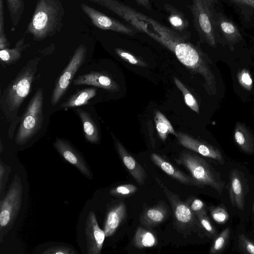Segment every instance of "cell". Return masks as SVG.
<instances>
[{
	"instance_id": "1",
	"label": "cell",
	"mask_w": 254,
	"mask_h": 254,
	"mask_svg": "<svg viewBox=\"0 0 254 254\" xmlns=\"http://www.w3.org/2000/svg\"><path fill=\"white\" fill-rule=\"evenodd\" d=\"M40 59L30 60L2 93L0 109L7 120L12 122L17 119L18 110L31 90Z\"/></svg>"
},
{
	"instance_id": "2",
	"label": "cell",
	"mask_w": 254,
	"mask_h": 254,
	"mask_svg": "<svg viewBox=\"0 0 254 254\" xmlns=\"http://www.w3.org/2000/svg\"><path fill=\"white\" fill-rule=\"evenodd\" d=\"M64 10L61 0H38L26 33L41 41L60 31Z\"/></svg>"
},
{
	"instance_id": "3",
	"label": "cell",
	"mask_w": 254,
	"mask_h": 254,
	"mask_svg": "<svg viewBox=\"0 0 254 254\" xmlns=\"http://www.w3.org/2000/svg\"><path fill=\"white\" fill-rule=\"evenodd\" d=\"M217 3V0H191V4L188 5L200 40L213 47L221 38L216 22Z\"/></svg>"
},
{
	"instance_id": "4",
	"label": "cell",
	"mask_w": 254,
	"mask_h": 254,
	"mask_svg": "<svg viewBox=\"0 0 254 254\" xmlns=\"http://www.w3.org/2000/svg\"><path fill=\"white\" fill-rule=\"evenodd\" d=\"M178 164L185 167L197 186H209L221 194L225 182L220 175L206 160L187 151H183L176 160Z\"/></svg>"
},
{
	"instance_id": "5",
	"label": "cell",
	"mask_w": 254,
	"mask_h": 254,
	"mask_svg": "<svg viewBox=\"0 0 254 254\" xmlns=\"http://www.w3.org/2000/svg\"><path fill=\"white\" fill-rule=\"evenodd\" d=\"M43 89L38 88L23 114L16 136L15 143H26L41 128L43 123Z\"/></svg>"
},
{
	"instance_id": "6",
	"label": "cell",
	"mask_w": 254,
	"mask_h": 254,
	"mask_svg": "<svg viewBox=\"0 0 254 254\" xmlns=\"http://www.w3.org/2000/svg\"><path fill=\"white\" fill-rule=\"evenodd\" d=\"M23 187L19 177L15 175L4 198L0 201V230L13 222L20 208Z\"/></svg>"
},
{
	"instance_id": "7",
	"label": "cell",
	"mask_w": 254,
	"mask_h": 254,
	"mask_svg": "<svg viewBox=\"0 0 254 254\" xmlns=\"http://www.w3.org/2000/svg\"><path fill=\"white\" fill-rule=\"evenodd\" d=\"M87 53V48L83 44L75 50L69 63L60 75L53 91L51 103L55 106L60 101L68 89L74 75L84 63Z\"/></svg>"
},
{
	"instance_id": "8",
	"label": "cell",
	"mask_w": 254,
	"mask_h": 254,
	"mask_svg": "<svg viewBox=\"0 0 254 254\" xmlns=\"http://www.w3.org/2000/svg\"><path fill=\"white\" fill-rule=\"evenodd\" d=\"M155 180L169 201L175 220L180 228H188L198 222L187 202L183 201L177 194L169 190L158 178L155 177Z\"/></svg>"
},
{
	"instance_id": "9",
	"label": "cell",
	"mask_w": 254,
	"mask_h": 254,
	"mask_svg": "<svg viewBox=\"0 0 254 254\" xmlns=\"http://www.w3.org/2000/svg\"><path fill=\"white\" fill-rule=\"evenodd\" d=\"M80 6L82 11L90 19L93 24L100 29L110 30L130 36L134 35L137 32V30L135 29L102 13L87 4L82 3Z\"/></svg>"
},
{
	"instance_id": "10",
	"label": "cell",
	"mask_w": 254,
	"mask_h": 254,
	"mask_svg": "<svg viewBox=\"0 0 254 254\" xmlns=\"http://www.w3.org/2000/svg\"><path fill=\"white\" fill-rule=\"evenodd\" d=\"M53 145L66 161L76 167L86 178L92 179L93 174L88 165L79 152L68 141L57 138Z\"/></svg>"
},
{
	"instance_id": "11",
	"label": "cell",
	"mask_w": 254,
	"mask_h": 254,
	"mask_svg": "<svg viewBox=\"0 0 254 254\" xmlns=\"http://www.w3.org/2000/svg\"><path fill=\"white\" fill-rule=\"evenodd\" d=\"M85 234L87 253L100 254L106 237L104 230L99 226L96 217L93 211H90L86 219Z\"/></svg>"
},
{
	"instance_id": "12",
	"label": "cell",
	"mask_w": 254,
	"mask_h": 254,
	"mask_svg": "<svg viewBox=\"0 0 254 254\" xmlns=\"http://www.w3.org/2000/svg\"><path fill=\"white\" fill-rule=\"evenodd\" d=\"M176 133V137L179 142L185 148L203 156L215 160L220 164L224 163L223 157L218 148L200 141L185 133L180 131Z\"/></svg>"
},
{
	"instance_id": "13",
	"label": "cell",
	"mask_w": 254,
	"mask_h": 254,
	"mask_svg": "<svg viewBox=\"0 0 254 254\" xmlns=\"http://www.w3.org/2000/svg\"><path fill=\"white\" fill-rule=\"evenodd\" d=\"M74 85H88L102 88L111 92H116L119 87L106 74L101 72H90L78 76L73 82Z\"/></svg>"
},
{
	"instance_id": "14",
	"label": "cell",
	"mask_w": 254,
	"mask_h": 254,
	"mask_svg": "<svg viewBox=\"0 0 254 254\" xmlns=\"http://www.w3.org/2000/svg\"><path fill=\"white\" fill-rule=\"evenodd\" d=\"M115 142L117 151L124 165L138 185H143L147 177L145 170L120 142L115 138Z\"/></svg>"
},
{
	"instance_id": "15",
	"label": "cell",
	"mask_w": 254,
	"mask_h": 254,
	"mask_svg": "<svg viewBox=\"0 0 254 254\" xmlns=\"http://www.w3.org/2000/svg\"><path fill=\"white\" fill-rule=\"evenodd\" d=\"M229 188L231 204L242 211L244 209L245 184L241 173L237 169L230 172Z\"/></svg>"
},
{
	"instance_id": "16",
	"label": "cell",
	"mask_w": 254,
	"mask_h": 254,
	"mask_svg": "<svg viewBox=\"0 0 254 254\" xmlns=\"http://www.w3.org/2000/svg\"><path fill=\"white\" fill-rule=\"evenodd\" d=\"M125 203L120 202L112 207L108 211L104 223V231L106 237L112 236L127 216Z\"/></svg>"
},
{
	"instance_id": "17",
	"label": "cell",
	"mask_w": 254,
	"mask_h": 254,
	"mask_svg": "<svg viewBox=\"0 0 254 254\" xmlns=\"http://www.w3.org/2000/svg\"><path fill=\"white\" fill-rule=\"evenodd\" d=\"M216 25L221 37L229 45H234L242 39V35L236 25L220 12H217Z\"/></svg>"
},
{
	"instance_id": "18",
	"label": "cell",
	"mask_w": 254,
	"mask_h": 254,
	"mask_svg": "<svg viewBox=\"0 0 254 254\" xmlns=\"http://www.w3.org/2000/svg\"><path fill=\"white\" fill-rule=\"evenodd\" d=\"M151 159L153 162L168 175L178 181L180 183L188 185H195L193 179L185 174L176 167L164 158L156 153H152Z\"/></svg>"
},
{
	"instance_id": "19",
	"label": "cell",
	"mask_w": 254,
	"mask_h": 254,
	"mask_svg": "<svg viewBox=\"0 0 254 254\" xmlns=\"http://www.w3.org/2000/svg\"><path fill=\"white\" fill-rule=\"evenodd\" d=\"M168 209L163 203H159L143 209L140 217V223L146 227L156 226L165 221Z\"/></svg>"
},
{
	"instance_id": "20",
	"label": "cell",
	"mask_w": 254,
	"mask_h": 254,
	"mask_svg": "<svg viewBox=\"0 0 254 254\" xmlns=\"http://www.w3.org/2000/svg\"><path fill=\"white\" fill-rule=\"evenodd\" d=\"M164 8L168 13V20L173 30L180 34H189V21L185 14L176 7L165 3Z\"/></svg>"
},
{
	"instance_id": "21",
	"label": "cell",
	"mask_w": 254,
	"mask_h": 254,
	"mask_svg": "<svg viewBox=\"0 0 254 254\" xmlns=\"http://www.w3.org/2000/svg\"><path fill=\"white\" fill-rule=\"evenodd\" d=\"M234 139L243 151L248 154L254 153V137L244 124L240 122L236 123Z\"/></svg>"
},
{
	"instance_id": "22",
	"label": "cell",
	"mask_w": 254,
	"mask_h": 254,
	"mask_svg": "<svg viewBox=\"0 0 254 254\" xmlns=\"http://www.w3.org/2000/svg\"><path fill=\"white\" fill-rule=\"evenodd\" d=\"M76 111L81 121L86 140L92 144L98 143L100 141L99 131L91 115L81 109H77Z\"/></svg>"
},
{
	"instance_id": "23",
	"label": "cell",
	"mask_w": 254,
	"mask_h": 254,
	"mask_svg": "<svg viewBox=\"0 0 254 254\" xmlns=\"http://www.w3.org/2000/svg\"><path fill=\"white\" fill-rule=\"evenodd\" d=\"M30 46L26 44L23 37L19 39L12 49L0 50V58L3 65H9L16 63L21 57L22 52Z\"/></svg>"
},
{
	"instance_id": "24",
	"label": "cell",
	"mask_w": 254,
	"mask_h": 254,
	"mask_svg": "<svg viewBox=\"0 0 254 254\" xmlns=\"http://www.w3.org/2000/svg\"><path fill=\"white\" fill-rule=\"evenodd\" d=\"M97 89L94 87L86 88L78 91L70 96L61 107L67 108L78 107L88 103L89 100L95 96Z\"/></svg>"
},
{
	"instance_id": "25",
	"label": "cell",
	"mask_w": 254,
	"mask_h": 254,
	"mask_svg": "<svg viewBox=\"0 0 254 254\" xmlns=\"http://www.w3.org/2000/svg\"><path fill=\"white\" fill-rule=\"evenodd\" d=\"M132 244L136 248L143 249L156 246L158 244L157 238L151 231L139 227L133 238Z\"/></svg>"
},
{
	"instance_id": "26",
	"label": "cell",
	"mask_w": 254,
	"mask_h": 254,
	"mask_svg": "<svg viewBox=\"0 0 254 254\" xmlns=\"http://www.w3.org/2000/svg\"><path fill=\"white\" fill-rule=\"evenodd\" d=\"M155 123L158 134L162 140H165L168 134L177 135L172 125L166 117L160 111L155 113Z\"/></svg>"
},
{
	"instance_id": "27",
	"label": "cell",
	"mask_w": 254,
	"mask_h": 254,
	"mask_svg": "<svg viewBox=\"0 0 254 254\" xmlns=\"http://www.w3.org/2000/svg\"><path fill=\"white\" fill-rule=\"evenodd\" d=\"M10 20L13 27L19 23L24 10L23 0H6Z\"/></svg>"
},
{
	"instance_id": "28",
	"label": "cell",
	"mask_w": 254,
	"mask_h": 254,
	"mask_svg": "<svg viewBox=\"0 0 254 254\" xmlns=\"http://www.w3.org/2000/svg\"><path fill=\"white\" fill-rule=\"evenodd\" d=\"M174 80L177 87L182 92L186 105L192 110L199 114L198 104L193 96L178 78L175 77Z\"/></svg>"
},
{
	"instance_id": "29",
	"label": "cell",
	"mask_w": 254,
	"mask_h": 254,
	"mask_svg": "<svg viewBox=\"0 0 254 254\" xmlns=\"http://www.w3.org/2000/svg\"><path fill=\"white\" fill-rule=\"evenodd\" d=\"M230 230L226 228L214 238L209 253L216 254L221 253L225 248L229 240Z\"/></svg>"
},
{
	"instance_id": "30",
	"label": "cell",
	"mask_w": 254,
	"mask_h": 254,
	"mask_svg": "<svg viewBox=\"0 0 254 254\" xmlns=\"http://www.w3.org/2000/svg\"><path fill=\"white\" fill-rule=\"evenodd\" d=\"M200 226L206 231L208 236L214 239L217 235V231L207 215V212L195 215Z\"/></svg>"
},
{
	"instance_id": "31",
	"label": "cell",
	"mask_w": 254,
	"mask_h": 254,
	"mask_svg": "<svg viewBox=\"0 0 254 254\" xmlns=\"http://www.w3.org/2000/svg\"><path fill=\"white\" fill-rule=\"evenodd\" d=\"M210 212L212 219L218 224H224L229 218L227 209L223 204L211 207Z\"/></svg>"
},
{
	"instance_id": "32",
	"label": "cell",
	"mask_w": 254,
	"mask_h": 254,
	"mask_svg": "<svg viewBox=\"0 0 254 254\" xmlns=\"http://www.w3.org/2000/svg\"><path fill=\"white\" fill-rule=\"evenodd\" d=\"M115 51L119 57L130 64L143 67L147 66L145 63L126 50L120 48H116Z\"/></svg>"
},
{
	"instance_id": "33",
	"label": "cell",
	"mask_w": 254,
	"mask_h": 254,
	"mask_svg": "<svg viewBox=\"0 0 254 254\" xmlns=\"http://www.w3.org/2000/svg\"><path fill=\"white\" fill-rule=\"evenodd\" d=\"M9 42L4 32L3 0H0V50L9 48Z\"/></svg>"
},
{
	"instance_id": "34",
	"label": "cell",
	"mask_w": 254,
	"mask_h": 254,
	"mask_svg": "<svg viewBox=\"0 0 254 254\" xmlns=\"http://www.w3.org/2000/svg\"><path fill=\"white\" fill-rule=\"evenodd\" d=\"M137 190V188L132 184H125L112 189L111 194L114 195L125 196L131 195Z\"/></svg>"
},
{
	"instance_id": "35",
	"label": "cell",
	"mask_w": 254,
	"mask_h": 254,
	"mask_svg": "<svg viewBox=\"0 0 254 254\" xmlns=\"http://www.w3.org/2000/svg\"><path fill=\"white\" fill-rule=\"evenodd\" d=\"M238 80L241 85L245 89L250 91L253 85V80L249 71L247 69H242L237 74Z\"/></svg>"
},
{
	"instance_id": "36",
	"label": "cell",
	"mask_w": 254,
	"mask_h": 254,
	"mask_svg": "<svg viewBox=\"0 0 254 254\" xmlns=\"http://www.w3.org/2000/svg\"><path fill=\"white\" fill-rule=\"evenodd\" d=\"M239 248L244 253L254 254V242L243 234L239 236Z\"/></svg>"
},
{
	"instance_id": "37",
	"label": "cell",
	"mask_w": 254,
	"mask_h": 254,
	"mask_svg": "<svg viewBox=\"0 0 254 254\" xmlns=\"http://www.w3.org/2000/svg\"><path fill=\"white\" fill-rule=\"evenodd\" d=\"M187 203L195 215L200 213L207 212L205 204L202 200L197 198H190Z\"/></svg>"
},
{
	"instance_id": "38",
	"label": "cell",
	"mask_w": 254,
	"mask_h": 254,
	"mask_svg": "<svg viewBox=\"0 0 254 254\" xmlns=\"http://www.w3.org/2000/svg\"><path fill=\"white\" fill-rule=\"evenodd\" d=\"M76 253L72 249L64 246L53 247L48 248L42 253L44 254H74Z\"/></svg>"
},
{
	"instance_id": "39",
	"label": "cell",
	"mask_w": 254,
	"mask_h": 254,
	"mask_svg": "<svg viewBox=\"0 0 254 254\" xmlns=\"http://www.w3.org/2000/svg\"><path fill=\"white\" fill-rule=\"evenodd\" d=\"M10 166L5 165L0 159V192L1 193L4 190L5 180L10 171Z\"/></svg>"
},
{
	"instance_id": "40",
	"label": "cell",
	"mask_w": 254,
	"mask_h": 254,
	"mask_svg": "<svg viewBox=\"0 0 254 254\" xmlns=\"http://www.w3.org/2000/svg\"><path fill=\"white\" fill-rule=\"evenodd\" d=\"M136 3L144 8L151 10V7L150 0H135Z\"/></svg>"
},
{
	"instance_id": "41",
	"label": "cell",
	"mask_w": 254,
	"mask_h": 254,
	"mask_svg": "<svg viewBox=\"0 0 254 254\" xmlns=\"http://www.w3.org/2000/svg\"><path fill=\"white\" fill-rule=\"evenodd\" d=\"M241 4L246 5L254 8V0H231Z\"/></svg>"
},
{
	"instance_id": "42",
	"label": "cell",
	"mask_w": 254,
	"mask_h": 254,
	"mask_svg": "<svg viewBox=\"0 0 254 254\" xmlns=\"http://www.w3.org/2000/svg\"><path fill=\"white\" fill-rule=\"evenodd\" d=\"M2 150H3V147H2L1 141H0V153L2 152Z\"/></svg>"
},
{
	"instance_id": "43",
	"label": "cell",
	"mask_w": 254,
	"mask_h": 254,
	"mask_svg": "<svg viewBox=\"0 0 254 254\" xmlns=\"http://www.w3.org/2000/svg\"><path fill=\"white\" fill-rule=\"evenodd\" d=\"M253 213H254V205H253Z\"/></svg>"
}]
</instances>
